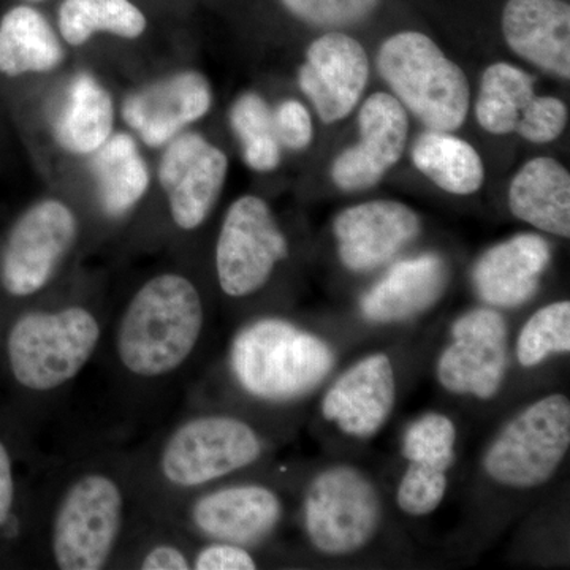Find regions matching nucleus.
<instances>
[{
  "instance_id": "f03ea898",
  "label": "nucleus",
  "mask_w": 570,
  "mask_h": 570,
  "mask_svg": "<svg viewBox=\"0 0 570 570\" xmlns=\"http://www.w3.org/2000/svg\"><path fill=\"white\" fill-rule=\"evenodd\" d=\"M208 306L181 269L146 277L110 316L100 354L130 395H156L181 384L208 332Z\"/></svg>"
},
{
  "instance_id": "2eb2a0df",
  "label": "nucleus",
  "mask_w": 570,
  "mask_h": 570,
  "mask_svg": "<svg viewBox=\"0 0 570 570\" xmlns=\"http://www.w3.org/2000/svg\"><path fill=\"white\" fill-rule=\"evenodd\" d=\"M212 107V82L202 71L186 69L130 92L121 105V116L148 148H164L202 121Z\"/></svg>"
},
{
  "instance_id": "a878e982",
  "label": "nucleus",
  "mask_w": 570,
  "mask_h": 570,
  "mask_svg": "<svg viewBox=\"0 0 570 570\" xmlns=\"http://www.w3.org/2000/svg\"><path fill=\"white\" fill-rule=\"evenodd\" d=\"M513 216L547 234L570 236V175L551 157H535L520 168L509 187Z\"/></svg>"
},
{
  "instance_id": "72a5a7b5",
  "label": "nucleus",
  "mask_w": 570,
  "mask_h": 570,
  "mask_svg": "<svg viewBox=\"0 0 570 570\" xmlns=\"http://www.w3.org/2000/svg\"><path fill=\"white\" fill-rule=\"evenodd\" d=\"M258 568L250 547L224 540H200L194 547V570H254Z\"/></svg>"
},
{
  "instance_id": "b1692460",
  "label": "nucleus",
  "mask_w": 570,
  "mask_h": 570,
  "mask_svg": "<svg viewBox=\"0 0 570 570\" xmlns=\"http://www.w3.org/2000/svg\"><path fill=\"white\" fill-rule=\"evenodd\" d=\"M66 56L61 36L36 7L20 3L0 17V81L6 85L51 73Z\"/></svg>"
},
{
  "instance_id": "bb28decb",
  "label": "nucleus",
  "mask_w": 570,
  "mask_h": 570,
  "mask_svg": "<svg viewBox=\"0 0 570 570\" xmlns=\"http://www.w3.org/2000/svg\"><path fill=\"white\" fill-rule=\"evenodd\" d=\"M412 163L449 194L471 195L485 181V167L474 146L452 132L430 130L420 135L412 148Z\"/></svg>"
},
{
  "instance_id": "c85d7f7f",
  "label": "nucleus",
  "mask_w": 570,
  "mask_h": 570,
  "mask_svg": "<svg viewBox=\"0 0 570 570\" xmlns=\"http://www.w3.org/2000/svg\"><path fill=\"white\" fill-rule=\"evenodd\" d=\"M230 126L242 146L243 159L250 170L269 174L283 160V146L277 140L273 110L257 92H245L230 108Z\"/></svg>"
},
{
  "instance_id": "423d86ee",
  "label": "nucleus",
  "mask_w": 570,
  "mask_h": 570,
  "mask_svg": "<svg viewBox=\"0 0 570 570\" xmlns=\"http://www.w3.org/2000/svg\"><path fill=\"white\" fill-rule=\"evenodd\" d=\"M377 69L404 108L438 132H455L466 121L471 86L464 71L422 32L389 37Z\"/></svg>"
},
{
  "instance_id": "9d476101",
  "label": "nucleus",
  "mask_w": 570,
  "mask_h": 570,
  "mask_svg": "<svg viewBox=\"0 0 570 570\" xmlns=\"http://www.w3.org/2000/svg\"><path fill=\"white\" fill-rule=\"evenodd\" d=\"M288 239L264 198L243 195L228 206L216 246L214 273L223 295L245 299L257 295L287 261Z\"/></svg>"
},
{
  "instance_id": "2f4dec72",
  "label": "nucleus",
  "mask_w": 570,
  "mask_h": 570,
  "mask_svg": "<svg viewBox=\"0 0 570 570\" xmlns=\"http://www.w3.org/2000/svg\"><path fill=\"white\" fill-rule=\"evenodd\" d=\"M448 471L423 463H409L396 490L397 508L411 517L438 510L448 493Z\"/></svg>"
},
{
  "instance_id": "f3484780",
  "label": "nucleus",
  "mask_w": 570,
  "mask_h": 570,
  "mask_svg": "<svg viewBox=\"0 0 570 570\" xmlns=\"http://www.w3.org/2000/svg\"><path fill=\"white\" fill-rule=\"evenodd\" d=\"M370 78L365 48L347 33L328 32L306 51L298 85L316 108L322 122L333 124L351 115Z\"/></svg>"
},
{
  "instance_id": "1a4fd4ad",
  "label": "nucleus",
  "mask_w": 570,
  "mask_h": 570,
  "mask_svg": "<svg viewBox=\"0 0 570 570\" xmlns=\"http://www.w3.org/2000/svg\"><path fill=\"white\" fill-rule=\"evenodd\" d=\"M376 485L365 472L337 464L311 480L303 521L311 546L325 557H347L365 549L381 524Z\"/></svg>"
},
{
  "instance_id": "f257e3e1",
  "label": "nucleus",
  "mask_w": 570,
  "mask_h": 570,
  "mask_svg": "<svg viewBox=\"0 0 570 570\" xmlns=\"http://www.w3.org/2000/svg\"><path fill=\"white\" fill-rule=\"evenodd\" d=\"M154 512L134 455L81 456L51 482L45 550L51 568H119L130 540Z\"/></svg>"
},
{
  "instance_id": "0eeeda50",
  "label": "nucleus",
  "mask_w": 570,
  "mask_h": 570,
  "mask_svg": "<svg viewBox=\"0 0 570 570\" xmlns=\"http://www.w3.org/2000/svg\"><path fill=\"white\" fill-rule=\"evenodd\" d=\"M80 216L69 202L43 197L18 214L0 245V288L18 302L55 285L80 245Z\"/></svg>"
},
{
  "instance_id": "6ab92c4d",
  "label": "nucleus",
  "mask_w": 570,
  "mask_h": 570,
  "mask_svg": "<svg viewBox=\"0 0 570 570\" xmlns=\"http://www.w3.org/2000/svg\"><path fill=\"white\" fill-rule=\"evenodd\" d=\"M396 401V376L385 354L367 355L348 367L325 393L322 414L347 436H374Z\"/></svg>"
},
{
  "instance_id": "c756f323",
  "label": "nucleus",
  "mask_w": 570,
  "mask_h": 570,
  "mask_svg": "<svg viewBox=\"0 0 570 570\" xmlns=\"http://www.w3.org/2000/svg\"><path fill=\"white\" fill-rule=\"evenodd\" d=\"M570 352V302L540 307L521 328L517 358L524 367H534L553 354Z\"/></svg>"
},
{
  "instance_id": "e433bc0d",
  "label": "nucleus",
  "mask_w": 570,
  "mask_h": 570,
  "mask_svg": "<svg viewBox=\"0 0 570 570\" xmlns=\"http://www.w3.org/2000/svg\"><path fill=\"white\" fill-rule=\"evenodd\" d=\"M28 2H41V0H28Z\"/></svg>"
},
{
  "instance_id": "393cba45",
  "label": "nucleus",
  "mask_w": 570,
  "mask_h": 570,
  "mask_svg": "<svg viewBox=\"0 0 570 570\" xmlns=\"http://www.w3.org/2000/svg\"><path fill=\"white\" fill-rule=\"evenodd\" d=\"M100 212L111 223L127 219L151 187V170L134 135L115 132L89 156Z\"/></svg>"
},
{
  "instance_id": "f704fd0d",
  "label": "nucleus",
  "mask_w": 570,
  "mask_h": 570,
  "mask_svg": "<svg viewBox=\"0 0 570 570\" xmlns=\"http://www.w3.org/2000/svg\"><path fill=\"white\" fill-rule=\"evenodd\" d=\"M275 132L283 148L302 151L314 138V124L311 112L298 100L288 99L273 110Z\"/></svg>"
},
{
  "instance_id": "9b49d317",
  "label": "nucleus",
  "mask_w": 570,
  "mask_h": 570,
  "mask_svg": "<svg viewBox=\"0 0 570 570\" xmlns=\"http://www.w3.org/2000/svg\"><path fill=\"white\" fill-rule=\"evenodd\" d=\"M190 539L224 540L254 547L268 539L284 519V501L264 483L212 485L164 510Z\"/></svg>"
},
{
  "instance_id": "cd10ccee",
  "label": "nucleus",
  "mask_w": 570,
  "mask_h": 570,
  "mask_svg": "<svg viewBox=\"0 0 570 570\" xmlns=\"http://www.w3.org/2000/svg\"><path fill=\"white\" fill-rule=\"evenodd\" d=\"M148 20L130 0H62L58 11V32L67 47H85L97 33L140 39Z\"/></svg>"
},
{
  "instance_id": "20e7f679",
  "label": "nucleus",
  "mask_w": 570,
  "mask_h": 570,
  "mask_svg": "<svg viewBox=\"0 0 570 570\" xmlns=\"http://www.w3.org/2000/svg\"><path fill=\"white\" fill-rule=\"evenodd\" d=\"M110 316L88 299L26 307L6 335V362L17 387L56 400L92 365L104 347Z\"/></svg>"
},
{
  "instance_id": "7c9ffc66",
  "label": "nucleus",
  "mask_w": 570,
  "mask_h": 570,
  "mask_svg": "<svg viewBox=\"0 0 570 570\" xmlns=\"http://www.w3.org/2000/svg\"><path fill=\"white\" fill-rule=\"evenodd\" d=\"M456 430L444 414L430 412L412 422L403 438V456L449 471L455 460Z\"/></svg>"
},
{
  "instance_id": "473e14b6",
  "label": "nucleus",
  "mask_w": 570,
  "mask_h": 570,
  "mask_svg": "<svg viewBox=\"0 0 570 570\" xmlns=\"http://www.w3.org/2000/svg\"><path fill=\"white\" fill-rule=\"evenodd\" d=\"M292 17L316 28H348L367 20L381 0H279Z\"/></svg>"
},
{
  "instance_id": "4468645a",
  "label": "nucleus",
  "mask_w": 570,
  "mask_h": 570,
  "mask_svg": "<svg viewBox=\"0 0 570 570\" xmlns=\"http://www.w3.org/2000/svg\"><path fill=\"white\" fill-rule=\"evenodd\" d=\"M452 344L438 360L439 384L455 395L490 400L508 366V326L493 309H474L452 325Z\"/></svg>"
},
{
  "instance_id": "39448f33",
  "label": "nucleus",
  "mask_w": 570,
  "mask_h": 570,
  "mask_svg": "<svg viewBox=\"0 0 570 570\" xmlns=\"http://www.w3.org/2000/svg\"><path fill=\"white\" fill-rule=\"evenodd\" d=\"M335 352L287 318L266 316L243 325L228 347L236 387L262 403L284 404L313 392L332 373Z\"/></svg>"
},
{
  "instance_id": "4c0bfd02",
  "label": "nucleus",
  "mask_w": 570,
  "mask_h": 570,
  "mask_svg": "<svg viewBox=\"0 0 570 570\" xmlns=\"http://www.w3.org/2000/svg\"><path fill=\"white\" fill-rule=\"evenodd\" d=\"M0 321H2V317H0ZM0 326H2V322H0Z\"/></svg>"
},
{
  "instance_id": "7ed1b4c3",
  "label": "nucleus",
  "mask_w": 570,
  "mask_h": 570,
  "mask_svg": "<svg viewBox=\"0 0 570 570\" xmlns=\"http://www.w3.org/2000/svg\"><path fill=\"white\" fill-rule=\"evenodd\" d=\"M261 431L227 412H190L135 453L142 491L156 512L254 466L265 455Z\"/></svg>"
},
{
  "instance_id": "412c9836",
  "label": "nucleus",
  "mask_w": 570,
  "mask_h": 570,
  "mask_svg": "<svg viewBox=\"0 0 570 570\" xmlns=\"http://www.w3.org/2000/svg\"><path fill=\"white\" fill-rule=\"evenodd\" d=\"M550 261L551 250L546 238L520 234L490 247L475 264L472 279L489 305L515 307L535 295Z\"/></svg>"
},
{
  "instance_id": "dca6fc26",
  "label": "nucleus",
  "mask_w": 570,
  "mask_h": 570,
  "mask_svg": "<svg viewBox=\"0 0 570 570\" xmlns=\"http://www.w3.org/2000/svg\"><path fill=\"white\" fill-rule=\"evenodd\" d=\"M358 142L332 167L333 181L347 193L371 189L400 163L409 137L406 108L392 94H373L358 112Z\"/></svg>"
},
{
  "instance_id": "a211bd4d",
  "label": "nucleus",
  "mask_w": 570,
  "mask_h": 570,
  "mask_svg": "<svg viewBox=\"0 0 570 570\" xmlns=\"http://www.w3.org/2000/svg\"><path fill=\"white\" fill-rule=\"evenodd\" d=\"M422 230L414 209L395 200H373L337 214L333 232L341 262L351 272L387 264Z\"/></svg>"
},
{
  "instance_id": "aec40b11",
  "label": "nucleus",
  "mask_w": 570,
  "mask_h": 570,
  "mask_svg": "<svg viewBox=\"0 0 570 570\" xmlns=\"http://www.w3.org/2000/svg\"><path fill=\"white\" fill-rule=\"evenodd\" d=\"M502 33L510 50L539 69L570 77V6L566 0H508Z\"/></svg>"
},
{
  "instance_id": "ddd939ff",
  "label": "nucleus",
  "mask_w": 570,
  "mask_h": 570,
  "mask_svg": "<svg viewBox=\"0 0 570 570\" xmlns=\"http://www.w3.org/2000/svg\"><path fill=\"white\" fill-rule=\"evenodd\" d=\"M534 86V77L512 63L487 67L475 102L480 127L493 135L517 132L535 145L557 140L568 126V107L557 97L535 96Z\"/></svg>"
},
{
  "instance_id": "f8f14e48",
  "label": "nucleus",
  "mask_w": 570,
  "mask_h": 570,
  "mask_svg": "<svg viewBox=\"0 0 570 570\" xmlns=\"http://www.w3.org/2000/svg\"><path fill=\"white\" fill-rule=\"evenodd\" d=\"M228 174L227 154L204 135L184 130L164 146L157 179L176 230L193 234L212 216Z\"/></svg>"
},
{
  "instance_id": "c9c22d12",
  "label": "nucleus",
  "mask_w": 570,
  "mask_h": 570,
  "mask_svg": "<svg viewBox=\"0 0 570 570\" xmlns=\"http://www.w3.org/2000/svg\"><path fill=\"white\" fill-rule=\"evenodd\" d=\"M18 483L9 445L0 439V532L7 530L17 509Z\"/></svg>"
},
{
  "instance_id": "4be33fe9",
  "label": "nucleus",
  "mask_w": 570,
  "mask_h": 570,
  "mask_svg": "<svg viewBox=\"0 0 570 570\" xmlns=\"http://www.w3.org/2000/svg\"><path fill=\"white\" fill-rule=\"evenodd\" d=\"M449 268L438 254L397 262L360 303L362 314L374 324H393L419 316L444 294Z\"/></svg>"
},
{
  "instance_id": "6e6552de",
  "label": "nucleus",
  "mask_w": 570,
  "mask_h": 570,
  "mask_svg": "<svg viewBox=\"0 0 570 570\" xmlns=\"http://www.w3.org/2000/svg\"><path fill=\"white\" fill-rule=\"evenodd\" d=\"M569 445L568 396H543L499 431L483 455V471L498 485L535 489L557 474Z\"/></svg>"
},
{
  "instance_id": "5701e85b",
  "label": "nucleus",
  "mask_w": 570,
  "mask_h": 570,
  "mask_svg": "<svg viewBox=\"0 0 570 570\" xmlns=\"http://www.w3.org/2000/svg\"><path fill=\"white\" fill-rule=\"evenodd\" d=\"M48 121L63 153L89 157L116 132L115 100L92 71L81 70L67 82Z\"/></svg>"
}]
</instances>
